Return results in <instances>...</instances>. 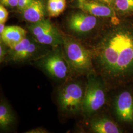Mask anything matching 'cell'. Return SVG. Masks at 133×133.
<instances>
[{"instance_id": "obj_1", "label": "cell", "mask_w": 133, "mask_h": 133, "mask_svg": "<svg viewBox=\"0 0 133 133\" xmlns=\"http://www.w3.org/2000/svg\"><path fill=\"white\" fill-rule=\"evenodd\" d=\"M92 56L110 84L121 85L133 80V29L122 26L114 29Z\"/></svg>"}, {"instance_id": "obj_2", "label": "cell", "mask_w": 133, "mask_h": 133, "mask_svg": "<svg viewBox=\"0 0 133 133\" xmlns=\"http://www.w3.org/2000/svg\"><path fill=\"white\" fill-rule=\"evenodd\" d=\"M106 96L104 85L99 77L94 75L88 76L82 104V110L90 116L105 105Z\"/></svg>"}, {"instance_id": "obj_3", "label": "cell", "mask_w": 133, "mask_h": 133, "mask_svg": "<svg viewBox=\"0 0 133 133\" xmlns=\"http://www.w3.org/2000/svg\"><path fill=\"white\" fill-rule=\"evenodd\" d=\"M65 57L70 66L79 72L90 71L92 68L91 53L81 43L72 39L64 40Z\"/></svg>"}, {"instance_id": "obj_4", "label": "cell", "mask_w": 133, "mask_h": 133, "mask_svg": "<svg viewBox=\"0 0 133 133\" xmlns=\"http://www.w3.org/2000/svg\"><path fill=\"white\" fill-rule=\"evenodd\" d=\"M84 93L82 87L77 82L65 86L58 94V103L63 111L75 114L82 110Z\"/></svg>"}, {"instance_id": "obj_5", "label": "cell", "mask_w": 133, "mask_h": 133, "mask_svg": "<svg viewBox=\"0 0 133 133\" xmlns=\"http://www.w3.org/2000/svg\"><path fill=\"white\" fill-rule=\"evenodd\" d=\"M28 28L36 41L41 44L57 48L64 43L61 35L49 20L32 23Z\"/></svg>"}, {"instance_id": "obj_6", "label": "cell", "mask_w": 133, "mask_h": 133, "mask_svg": "<svg viewBox=\"0 0 133 133\" xmlns=\"http://www.w3.org/2000/svg\"><path fill=\"white\" fill-rule=\"evenodd\" d=\"M64 56L59 50H55L44 57L41 61V65L53 77L58 79H65L69 74L70 66Z\"/></svg>"}, {"instance_id": "obj_7", "label": "cell", "mask_w": 133, "mask_h": 133, "mask_svg": "<svg viewBox=\"0 0 133 133\" xmlns=\"http://www.w3.org/2000/svg\"><path fill=\"white\" fill-rule=\"evenodd\" d=\"M114 110L119 121L133 123V97L129 91H124L117 96L114 102Z\"/></svg>"}, {"instance_id": "obj_8", "label": "cell", "mask_w": 133, "mask_h": 133, "mask_svg": "<svg viewBox=\"0 0 133 133\" xmlns=\"http://www.w3.org/2000/svg\"><path fill=\"white\" fill-rule=\"evenodd\" d=\"M96 16L86 12H76L72 14L68 20V26L76 33H88L97 25Z\"/></svg>"}, {"instance_id": "obj_9", "label": "cell", "mask_w": 133, "mask_h": 133, "mask_svg": "<svg viewBox=\"0 0 133 133\" xmlns=\"http://www.w3.org/2000/svg\"><path fill=\"white\" fill-rule=\"evenodd\" d=\"M38 47L27 37L15 45L10 52V59L14 61L26 60L35 56Z\"/></svg>"}, {"instance_id": "obj_10", "label": "cell", "mask_w": 133, "mask_h": 133, "mask_svg": "<svg viewBox=\"0 0 133 133\" xmlns=\"http://www.w3.org/2000/svg\"><path fill=\"white\" fill-rule=\"evenodd\" d=\"M79 7L83 12L95 16L111 18L115 17L114 11L111 8L94 1L86 0L79 3Z\"/></svg>"}, {"instance_id": "obj_11", "label": "cell", "mask_w": 133, "mask_h": 133, "mask_svg": "<svg viewBox=\"0 0 133 133\" xmlns=\"http://www.w3.org/2000/svg\"><path fill=\"white\" fill-rule=\"evenodd\" d=\"M27 33V32L24 29L18 26H6L1 34V39L7 46L12 49L26 38Z\"/></svg>"}, {"instance_id": "obj_12", "label": "cell", "mask_w": 133, "mask_h": 133, "mask_svg": "<svg viewBox=\"0 0 133 133\" xmlns=\"http://www.w3.org/2000/svg\"><path fill=\"white\" fill-rule=\"evenodd\" d=\"M25 20L36 23L44 19L45 8L43 0H33L22 12Z\"/></svg>"}, {"instance_id": "obj_13", "label": "cell", "mask_w": 133, "mask_h": 133, "mask_svg": "<svg viewBox=\"0 0 133 133\" xmlns=\"http://www.w3.org/2000/svg\"><path fill=\"white\" fill-rule=\"evenodd\" d=\"M91 130L96 133H120L122 130L111 120L106 117H99L90 122Z\"/></svg>"}, {"instance_id": "obj_14", "label": "cell", "mask_w": 133, "mask_h": 133, "mask_svg": "<svg viewBox=\"0 0 133 133\" xmlns=\"http://www.w3.org/2000/svg\"><path fill=\"white\" fill-rule=\"evenodd\" d=\"M14 115L9 105L3 102L0 105V127L5 130L9 128L14 122Z\"/></svg>"}, {"instance_id": "obj_15", "label": "cell", "mask_w": 133, "mask_h": 133, "mask_svg": "<svg viewBox=\"0 0 133 133\" xmlns=\"http://www.w3.org/2000/svg\"><path fill=\"white\" fill-rule=\"evenodd\" d=\"M66 0H48L47 10L50 17L58 16L65 10Z\"/></svg>"}, {"instance_id": "obj_16", "label": "cell", "mask_w": 133, "mask_h": 133, "mask_svg": "<svg viewBox=\"0 0 133 133\" xmlns=\"http://www.w3.org/2000/svg\"><path fill=\"white\" fill-rule=\"evenodd\" d=\"M117 10L123 13L133 11V0H115Z\"/></svg>"}, {"instance_id": "obj_17", "label": "cell", "mask_w": 133, "mask_h": 133, "mask_svg": "<svg viewBox=\"0 0 133 133\" xmlns=\"http://www.w3.org/2000/svg\"><path fill=\"white\" fill-rule=\"evenodd\" d=\"M8 11L5 6L0 5V23H5L8 17Z\"/></svg>"}, {"instance_id": "obj_18", "label": "cell", "mask_w": 133, "mask_h": 133, "mask_svg": "<svg viewBox=\"0 0 133 133\" xmlns=\"http://www.w3.org/2000/svg\"><path fill=\"white\" fill-rule=\"evenodd\" d=\"M33 0H19L18 4L17 6V9L21 12H23L27 8Z\"/></svg>"}, {"instance_id": "obj_19", "label": "cell", "mask_w": 133, "mask_h": 133, "mask_svg": "<svg viewBox=\"0 0 133 133\" xmlns=\"http://www.w3.org/2000/svg\"><path fill=\"white\" fill-rule=\"evenodd\" d=\"M19 0H0L1 5L5 6L15 7L17 6Z\"/></svg>"}, {"instance_id": "obj_20", "label": "cell", "mask_w": 133, "mask_h": 133, "mask_svg": "<svg viewBox=\"0 0 133 133\" xmlns=\"http://www.w3.org/2000/svg\"><path fill=\"white\" fill-rule=\"evenodd\" d=\"M6 51L5 50L3 46L1 44L0 46V60L1 62H3L4 60V58L6 55Z\"/></svg>"}, {"instance_id": "obj_21", "label": "cell", "mask_w": 133, "mask_h": 133, "mask_svg": "<svg viewBox=\"0 0 133 133\" xmlns=\"http://www.w3.org/2000/svg\"><path fill=\"white\" fill-rule=\"evenodd\" d=\"M27 133H46V131L44 130L43 129L38 128L29 131V132Z\"/></svg>"}, {"instance_id": "obj_22", "label": "cell", "mask_w": 133, "mask_h": 133, "mask_svg": "<svg viewBox=\"0 0 133 133\" xmlns=\"http://www.w3.org/2000/svg\"><path fill=\"white\" fill-rule=\"evenodd\" d=\"M5 27V23H0V34H2L4 32Z\"/></svg>"}, {"instance_id": "obj_23", "label": "cell", "mask_w": 133, "mask_h": 133, "mask_svg": "<svg viewBox=\"0 0 133 133\" xmlns=\"http://www.w3.org/2000/svg\"><path fill=\"white\" fill-rule=\"evenodd\" d=\"M99 1L103 2L108 4H109V5H110L111 4L114 3V2H115V0H99Z\"/></svg>"}, {"instance_id": "obj_24", "label": "cell", "mask_w": 133, "mask_h": 133, "mask_svg": "<svg viewBox=\"0 0 133 133\" xmlns=\"http://www.w3.org/2000/svg\"><path fill=\"white\" fill-rule=\"evenodd\" d=\"M79 1V3H81V2H83L84 1H85L86 0H78Z\"/></svg>"}]
</instances>
